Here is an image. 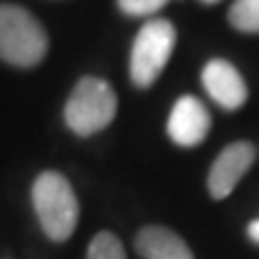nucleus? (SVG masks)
<instances>
[{"label": "nucleus", "mask_w": 259, "mask_h": 259, "mask_svg": "<svg viewBox=\"0 0 259 259\" xmlns=\"http://www.w3.org/2000/svg\"><path fill=\"white\" fill-rule=\"evenodd\" d=\"M247 235H250L252 242H259V219L250 223V228H247Z\"/></svg>", "instance_id": "12"}, {"label": "nucleus", "mask_w": 259, "mask_h": 259, "mask_svg": "<svg viewBox=\"0 0 259 259\" xmlns=\"http://www.w3.org/2000/svg\"><path fill=\"white\" fill-rule=\"evenodd\" d=\"M168 0H118V8L130 17H149L166 5Z\"/></svg>", "instance_id": "11"}, {"label": "nucleus", "mask_w": 259, "mask_h": 259, "mask_svg": "<svg viewBox=\"0 0 259 259\" xmlns=\"http://www.w3.org/2000/svg\"><path fill=\"white\" fill-rule=\"evenodd\" d=\"M176 27L168 19H149L139 29L130 53V79L137 89H147L156 82L176 48Z\"/></svg>", "instance_id": "4"}, {"label": "nucleus", "mask_w": 259, "mask_h": 259, "mask_svg": "<svg viewBox=\"0 0 259 259\" xmlns=\"http://www.w3.org/2000/svg\"><path fill=\"white\" fill-rule=\"evenodd\" d=\"M87 259H127V254H125V247L115 233L101 231L89 242Z\"/></svg>", "instance_id": "10"}, {"label": "nucleus", "mask_w": 259, "mask_h": 259, "mask_svg": "<svg viewBox=\"0 0 259 259\" xmlns=\"http://www.w3.org/2000/svg\"><path fill=\"white\" fill-rule=\"evenodd\" d=\"M142 259H194L187 242L166 226H144L135 238Z\"/></svg>", "instance_id": "8"}, {"label": "nucleus", "mask_w": 259, "mask_h": 259, "mask_svg": "<svg viewBox=\"0 0 259 259\" xmlns=\"http://www.w3.org/2000/svg\"><path fill=\"white\" fill-rule=\"evenodd\" d=\"M254 147L250 142H233L216 156L209 178H206V187L213 199H226L228 194L235 190L240 183V178L250 170L254 163Z\"/></svg>", "instance_id": "5"}, {"label": "nucleus", "mask_w": 259, "mask_h": 259, "mask_svg": "<svg viewBox=\"0 0 259 259\" xmlns=\"http://www.w3.org/2000/svg\"><path fill=\"white\" fill-rule=\"evenodd\" d=\"M202 3H209V5H213V3H219V0H202Z\"/></svg>", "instance_id": "13"}, {"label": "nucleus", "mask_w": 259, "mask_h": 259, "mask_svg": "<svg viewBox=\"0 0 259 259\" xmlns=\"http://www.w3.org/2000/svg\"><path fill=\"white\" fill-rule=\"evenodd\" d=\"M228 22L238 31L259 34V0H235L228 10Z\"/></svg>", "instance_id": "9"}, {"label": "nucleus", "mask_w": 259, "mask_h": 259, "mask_svg": "<svg viewBox=\"0 0 259 259\" xmlns=\"http://www.w3.org/2000/svg\"><path fill=\"white\" fill-rule=\"evenodd\" d=\"M209 127H211V115L206 111V106L194 96L178 99L166 125L170 142L185 149L202 144L209 135Z\"/></svg>", "instance_id": "6"}, {"label": "nucleus", "mask_w": 259, "mask_h": 259, "mask_svg": "<svg viewBox=\"0 0 259 259\" xmlns=\"http://www.w3.org/2000/svg\"><path fill=\"white\" fill-rule=\"evenodd\" d=\"M31 204L48 240L65 242L79 223V202L70 180L58 170L38 173L31 185Z\"/></svg>", "instance_id": "1"}, {"label": "nucleus", "mask_w": 259, "mask_h": 259, "mask_svg": "<svg viewBox=\"0 0 259 259\" xmlns=\"http://www.w3.org/2000/svg\"><path fill=\"white\" fill-rule=\"evenodd\" d=\"M118 113V96L101 77H82L65 101V125L77 137H92L108 127Z\"/></svg>", "instance_id": "3"}, {"label": "nucleus", "mask_w": 259, "mask_h": 259, "mask_svg": "<svg viewBox=\"0 0 259 259\" xmlns=\"http://www.w3.org/2000/svg\"><path fill=\"white\" fill-rule=\"evenodd\" d=\"M48 53V34L29 10L0 3V60L29 70Z\"/></svg>", "instance_id": "2"}, {"label": "nucleus", "mask_w": 259, "mask_h": 259, "mask_svg": "<svg viewBox=\"0 0 259 259\" xmlns=\"http://www.w3.org/2000/svg\"><path fill=\"white\" fill-rule=\"evenodd\" d=\"M202 84L213 103H219L223 111H238L247 101V84L242 79L240 70L228 60L213 58L204 65Z\"/></svg>", "instance_id": "7"}]
</instances>
